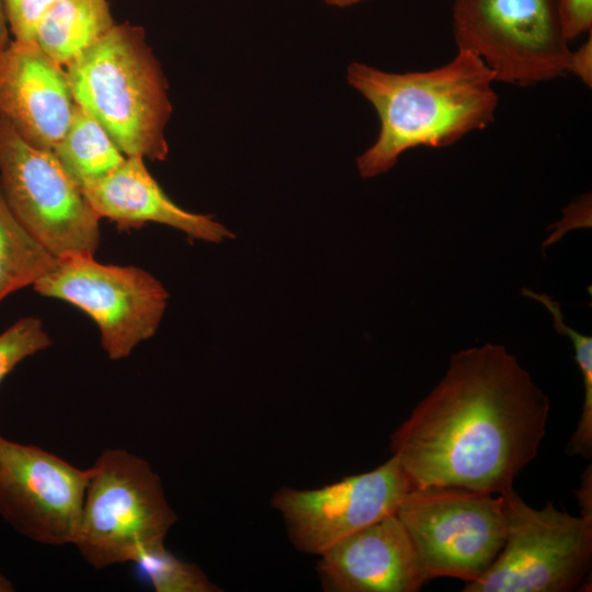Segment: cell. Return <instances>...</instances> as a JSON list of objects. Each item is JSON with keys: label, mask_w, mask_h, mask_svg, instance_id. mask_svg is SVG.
I'll return each instance as SVG.
<instances>
[{"label": "cell", "mask_w": 592, "mask_h": 592, "mask_svg": "<svg viewBox=\"0 0 592 592\" xmlns=\"http://www.w3.org/2000/svg\"><path fill=\"white\" fill-rule=\"evenodd\" d=\"M550 405L517 358L487 343L455 353L432 391L390 436L414 488L502 494L537 456Z\"/></svg>", "instance_id": "1"}, {"label": "cell", "mask_w": 592, "mask_h": 592, "mask_svg": "<svg viewBox=\"0 0 592 592\" xmlns=\"http://www.w3.org/2000/svg\"><path fill=\"white\" fill-rule=\"evenodd\" d=\"M346 80L379 118L375 143L356 158L365 179L388 172L407 150L448 147L485 129L499 104L493 72L463 49L447 64L424 71L387 72L352 62Z\"/></svg>", "instance_id": "2"}, {"label": "cell", "mask_w": 592, "mask_h": 592, "mask_svg": "<svg viewBox=\"0 0 592 592\" xmlns=\"http://www.w3.org/2000/svg\"><path fill=\"white\" fill-rule=\"evenodd\" d=\"M65 69L75 102L125 156L166 160L172 105L168 81L141 26L116 23Z\"/></svg>", "instance_id": "3"}, {"label": "cell", "mask_w": 592, "mask_h": 592, "mask_svg": "<svg viewBox=\"0 0 592 592\" xmlns=\"http://www.w3.org/2000/svg\"><path fill=\"white\" fill-rule=\"evenodd\" d=\"M177 520L149 463L126 449L106 448L88 468L72 545L96 570L132 562L141 547L164 540Z\"/></svg>", "instance_id": "4"}, {"label": "cell", "mask_w": 592, "mask_h": 592, "mask_svg": "<svg viewBox=\"0 0 592 592\" xmlns=\"http://www.w3.org/2000/svg\"><path fill=\"white\" fill-rule=\"evenodd\" d=\"M396 515L429 580H479L500 554L508 519L502 494L459 487L413 488Z\"/></svg>", "instance_id": "5"}, {"label": "cell", "mask_w": 592, "mask_h": 592, "mask_svg": "<svg viewBox=\"0 0 592 592\" xmlns=\"http://www.w3.org/2000/svg\"><path fill=\"white\" fill-rule=\"evenodd\" d=\"M457 49L478 56L496 82L534 86L567 75L570 55L556 0H455Z\"/></svg>", "instance_id": "6"}, {"label": "cell", "mask_w": 592, "mask_h": 592, "mask_svg": "<svg viewBox=\"0 0 592 592\" xmlns=\"http://www.w3.org/2000/svg\"><path fill=\"white\" fill-rule=\"evenodd\" d=\"M504 545L479 580L464 592H571L590 572L592 516L572 515L548 501L534 509L510 489Z\"/></svg>", "instance_id": "7"}, {"label": "cell", "mask_w": 592, "mask_h": 592, "mask_svg": "<svg viewBox=\"0 0 592 592\" xmlns=\"http://www.w3.org/2000/svg\"><path fill=\"white\" fill-rule=\"evenodd\" d=\"M0 186L25 229L56 259L94 255L100 218L50 150L23 140L0 118Z\"/></svg>", "instance_id": "8"}, {"label": "cell", "mask_w": 592, "mask_h": 592, "mask_svg": "<svg viewBox=\"0 0 592 592\" xmlns=\"http://www.w3.org/2000/svg\"><path fill=\"white\" fill-rule=\"evenodd\" d=\"M33 288L86 312L98 326L102 349L113 361L128 357L156 333L169 299L151 273L132 265L104 264L92 254L58 258Z\"/></svg>", "instance_id": "9"}, {"label": "cell", "mask_w": 592, "mask_h": 592, "mask_svg": "<svg viewBox=\"0 0 592 592\" xmlns=\"http://www.w3.org/2000/svg\"><path fill=\"white\" fill-rule=\"evenodd\" d=\"M414 488L391 457L373 470L345 477L319 489L281 488L272 498L293 545L320 556L351 534L396 514Z\"/></svg>", "instance_id": "10"}, {"label": "cell", "mask_w": 592, "mask_h": 592, "mask_svg": "<svg viewBox=\"0 0 592 592\" xmlns=\"http://www.w3.org/2000/svg\"><path fill=\"white\" fill-rule=\"evenodd\" d=\"M87 480L88 468L0 435V516L29 539L73 544Z\"/></svg>", "instance_id": "11"}, {"label": "cell", "mask_w": 592, "mask_h": 592, "mask_svg": "<svg viewBox=\"0 0 592 592\" xmlns=\"http://www.w3.org/2000/svg\"><path fill=\"white\" fill-rule=\"evenodd\" d=\"M66 69L36 43L0 47V118L30 145L53 150L75 107Z\"/></svg>", "instance_id": "12"}, {"label": "cell", "mask_w": 592, "mask_h": 592, "mask_svg": "<svg viewBox=\"0 0 592 592\" xmlns=\"http://www.w3.org/2000/svg\"><path fill=\"white\" fill-rule=\"evenodd\" d=\"M317 571L329 592H415L428 579L396 514L343 538L320 555Z\"/></svg>", "instance_id": "13"}, {"label": "cell", "mask_w": 592, "mask_h": 592, "mask_svg": "<svg viewBox=\"0 0 592 592\" xmlns=\"http://www.w3.org/2000/svg\"><path fill=\"white\" fill-rule=\"evenodd\" d=\"M80 186L99 218H107L121 229L158 223L212 243L235 237L213 217L177 205L150 174L141 156H126L113 171Z\"/></svg>", "instance_id": "14"}, {"label": "cell", "mask_w": 592, "mask_h": 592, "mask_svg": "<svg viewBox=\"0 0 592 592\" xmlns=\"http://www.w3.org/2000/svg\"><path fill=\"white\" fill-rule=\"evenodd\" d=\"M115 24L107 0H55L37 25L35 43L66 68Z\"/></svg>", "instance_id": "15"}, {"label": "cell", "mask_w": 592, "mask_h": 592, "mask_svg": "<svg viewBox=\"0 0 592 592\" xmlns=\"http://www.w3.org/2000/svg\"><path fill=\"white\" fill-rule=\"evenodd\" d=\"M52 151L79 184L110 173L126 158L105 128L77 103L64 136Z\"/></svg>", "instance_id": "16"}, {"label": "cell", "mask_w": 592, "mask_h": 592, "mask_svg": "<svg viewBox=\"0 0 592 592\" xmlns=\"http://www.w3.org/2000/svg\"><path fill=\"white\" fill-rule=\"evenodd\" d=\"M56 260L14 216L0 186V303L15 291L34 286Z\"/></svg>", "instance_id": "17"}, {"label": "cell", "mask_w": 592, "mask_h": 592, "mask_svg": "<svg viewBox=\"0 0 592 592\" xmlns=\"http://www.w3.org/2000/svg\"><path fill=\"white\" fill-rule=\"evenodd\" d=\"M132 562L156 592H217L220 591L195 563L179 559L164 540L141 547Z\"/></svg>", "instance_id": "18"}, {"label": "cell", "mask_w": 592, "mask_h": 592, "mask_svg": "<svg viewBox=\"0 0 592 592\" xmlns=\"http://www.w3.org/2000/svg\"><path fill=\"white\" fill-rule=\"evenodd\" d=\"M537 301L550 312L557 332L567 335L573 345L574 360L582 375L584 399L582 412L567 445V452L569 455L590 459L592 455V339L569 327L563 320L559 304L549 296L540 294L537 296Z\"/></svg>", "instance_id": "19"}, {"label": "cell", "mask_w": 592, "mask_h": 592, "mask_svg": "<svg viewBox=\"0 0 592 592\" xmlns=\"http://www.w3.org/2000/svg\"><path fill=\"white\" fill-rule=\"evenodd\" d=\"M50 343L42 320L36 317L21 318L0 332V384L22 361Z\"/></svg>", "instance_id": "20"}, {"label": "cell", "mask_w": 592, "mask_h": 592, "mask_svg": "<svg viewBox=\"0 0 592 592\" xmlns=\"http://www.w3.org/2000/svg\"><path fill=\"white\" fill-rule=\"evenodd\" d=\"M54 2L55 0H2L13 39L35 43L37 25Z\"/></svg>", "instance_id": "21"}, {"label": "cell", "mask_w": 592, "mask_h": 592, "mask_svg": "<svg viewBox=\"0 0 592 592\" xmlns=\"http://www.w3.org/2000/svg\"><path fill=\"white\" fill-rule=\"evenodd\" d=\"M568 42L592 31V0H556Z\"/></svg>", "instance_id": "22"}, {"label": "cell", "mask_w": 592, "mask_h": 592, "mask_svg": "<svg viewBox=\"0 0 592 592\" xmlns=\"http://www.w3.org/2000/svg\"><path fill=\"white\" fill-rule=\"evenodd\" d=\"M567 73L578 77L587 87L592 86V32L576 50H570Z\"/></svg>", "instance_id": "23"}, {"label": "cell", "mask_w": 592, "mask_h": 592, "mask_svg": "<svg viewBox=\"0 0 592 592\" xmlns=\"http://www.w3.org/2000/svg\"><path fill=\"white\" fill-rule=\"evenodd\" d=\"M583 479L581 487L577 490L578 501L582 508L581 514L585 516H592L591 510V467L583 473Z\"/></svg>", "instance_id": "24"}, {"label": "cell", "mask_w": 592, "mask_h": 592, "mask_svg": "<svg viewBox=\"0 0 592 592\" xmlns=\"http://www.w3.org/2000/svg\"><path fill=\"white\" fill-rule=\"evenodd\" d=\"M10 32L4 15L2 0H0V47L5 46L10 42Z\"/></svg>", "instance_id": "25"}, {"label": "cell", "mask_w": 592, "mask_h": 592, "mask_svg": "<svg viewBox=\"0 0 592 592\" xmlns=\"http://www.w3.org/2000/svg\"><path fill=\"white\" fill-rule=\"evenodd\" d=\"M327 4L338 8H345L368 0H323Z\"/></svg>", "instance_id": "26"}, {"label": "cell", "mask_w": 592, "mask_h": 592, "mask_svg": "<svg viewBox=\"0 0 592 592\" xmlns=\"http://www.w3.org/2000/svg\"><path fill=\"white\" fill-rule=\"evenodd\" d=\"M15 591L12 581L0 571V592H13Z\"/></svg>", "instance_id": "27"}]
</instances>
